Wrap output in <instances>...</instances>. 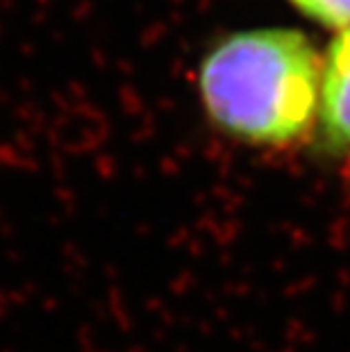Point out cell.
Returning <instances> with one entry per match:
<instances>
[{"instance_id": "obj_1", "label": "cell", "mask_w": 350, "mask_h": 352, "mask_svg": "<svg viewBox=\"0 0 350 352\" xmlns=\"http://www.w3.org/2000/svg\"><path fill=\"white\" fill-rule=\"evenodd\" d=\"M323 57L298 30L266 28L226 36L203 59L198 89L210 123L259 148L307 139L318 118Z\"/></svg>"}, {"instance_id": "obj_2", "label": "cell", "mask_w": 350, "mask_h": 352, "mask_svg": "<svg viewBox=\"0 0 350 352\" xmlns=\"http://www.w3.org/2000/svg\"><path fill=\"white\" fill-rule=\"evenodd\" d=\"M318 125L327 151L350 157V28L339 30L323 57Z\"/></svg>"}, {"instance_id": "obj_3", "label": "cell", "mask_w": 350, "mask_h": 352, "mask_svg": "<svg viewBox=\"0 0 350 352\" xmlns=\"http://www.w3.org/2000/svg\"><path fill=\"white\" fill-rule=\"evenodd\" d=\"M305 16L325 28H350V0H292Z\"/></svg>"}]
</instances>
